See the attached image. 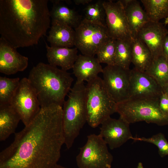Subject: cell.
I'll return each mask as SVG.
<instances>
[{
    "mask_svg": "<svg viewBox=\"0 0 168 168\" xmlns=\"http://www.w3.org/2000/svg\"><path fill=\"white\" fill-rule=\"evenodd\" d=\"M64 144L63 108H41L35 118L16 133L0 153V168H53Z\"/></svg>",
    "mask_w": 168,
    "mask_h": 168,
    "instance_id": "obj_1",
    "label": "cell"
},
{
    "mask_svg": "<svg viewBox=\"0 0 168 168\" xmlns=\"http://www.w3.org/2000/svg\"><path fill=\"white\" fill-rule=\"evenodd\" d=\"M48 0H0L1 37L17 49L38 44L50 27Z\"/></svg>",
    "mask_w": 168,
    "mask_h": 168,
    "instance_id": "obj_2",
    "label": "cell"
},
{
    "mask_svg": "<svg viewBox=\"0 0 168 168\" xmlns=\"http://www.w3.org/2000/svg\"><path fill=\"white\" fill-rule=\"evenodd\" d=\"M28 79L37 95L41 108L63 106L73 79L67 71L43 63L33 67Z\"/></svg>",
    "mask_w": 168,
    "mask_h": 168,
    "instance_id": "obj_3",
    "label": "cell"
},
{
    "mask_svg": "<svg viewBox=\"0 0 168 168\" xmlns=\"http://www.w3.org/2000/svg\"><path fill=\"white\" fill-rule=\"evenodd\" d=\"M86 86L76 82L63 108V128L64 144L71 148L81 130L87 122Z\"/></svg>",
    "mask_w": 168,
    "mask_h": 168,
    "instance_id": "obj_4",
    "label": "cell"
},
{
    "mask_svg": "<svg viewBox=\"0 0 168 168\" xmlns=\"http://www.w3.org/2000/svg\"><path fill=\"white\" fill-rule=\"evenodd\" d=\"M86 104L87 122L93 128L116 112L117 103L99 76L87 82L86 85Z\"/></svg>",
    "mask_w": 168,
    "mask_h": 168,
    "instance_id": "obj_5",
    "label": "cell"
},
{
    "mask_svg": "<svg viewBox=\"0 0 168 168\" xmlns=\"http://www.w3.org/2000/svg\"><path fill=\"white\" fill-rule=\"evenodd\" d=\"M159 99H128L117 103L116 112L129 124L144 121L160 126L168 125V113L161 109Z\"/></svg>",
    "mask_w": 168,
    "mask_h": 168,
    "instance_id": "obj_6",
    "label": "cell"
},
{
    "mask_svg": "<svg viewBox=\"0 0 168 168\" xmlns=\"http://www.w3.org/2000/svg\"><path fill=\"white\" fill-rule=\"evenodd\" d=\"M74 30L75 46L83 55L94 57L100 48L111 38L106 25L85 18Z\"/></svg>",
    "mask_w": 168,
    "mask_h": 168,
    "instance_id": "obj_7",
    "label": "cell"
},
{
    "mask_svg": "<svg viewBox=\"0 0 168 168\" xmlns=\"http://www.w3.org/2000/svg\"><path fill=\"white\" fill-rule=\"evenodd\" d=\"M87 138L76 157L78 167L111 168L113 157L102 137L99 134H92Z\"/></svg>",
    "mask_w": 168,
    "mask_h": 168,
    "instance_id": "obj_8",
    "label": "cell"
},
{
    "mask_svg": "<svg viewBox=\"0 0 168 168\" xmlns=\"http://www.w3.org/2000/svg\"><path fill=\"white\" fill-rule=\"evenodd\" d=\"M10 105L18 114L25 126L28 125L39 112L41 109L40 103L27 78L20 80Z\"/></svg>",
    "mask_w": 168,
    "mask_h": 168,
    "instance_id": "obj_9",
    "label": "cell"
},
{
    "mask_svg": "<svg viewBox=\"0 0 168 168\" xmlns=\"http://www.w3.org/2000/svg\"><path fill=\"white\" fill-rule=\"evenodd\" d=\"M130 70L116 65H107L103 68L102 79L104 84L116 103L128 98Z\"/></svg>",
    "mask_w": 168,
    "mask_h": 168,
    "instance_id": "obj_10",
    "label": "cell"
},
{
    "mask_svg": "<svg viewBox=\"0 0 168 168\" xmlns=\"http://www.w3.org/2000/svg\"><path fill=\"white\" fill-rule=\"evenodd\" d=\"M105 23L111 37L116 40H132V35L123 6L120 0L103 1Z\"/></svg>",
    "mask_w": 168,
    "mask_h": 168,
    "instance_id": "obj_11",
    "label": "cell"
},
{
    "mask_svg": "<svg viewBox=\"0 0 168 168\" xmlns=\"http://www.w3.org/2000/svg\"><path fill=\"white\" fill-rule=\"evenodd\" d=\"M163 91L156 81L145 72L135 68L130 70L128 99L159 98Z\"/></svg>",
    "mask_w": 168,
    "mask_h": 168,
    "instance_id": "obj_12",
    "label": "cell"
},
{
    "mask_svg": "<svg viewBox=\"0 0 168 168\" xmlns=\"http://www.w3.org/2000/svg\"><path fill=\"white\" fill-rule=\"evenodd\" d=\"M129 124L120 117H110L101 124L99 134L111 149L117 148L132 139Z\"/></svg>",
    "mask_w": 168,
    "mask_h": 168,
    "instance_id": "obj_13",
    "label": "cell"
},
{
    "mask_svg": "<svg viewBox=\"0 0 168 168\" xmlns=\"http://www.w3.org/2000/svg\"><path fill=\"white\" fill-rule=\"evenodd\" d=\"M168 35V30L161 23L149 21L140 30L136 37L148 47L153 60L163 55V44Z\"/></svg>",
    "mask_w": 168,
    "mask_h": 168,
    "instance_id": "obj_14",
    "label": "cell"
},
{
    "mask_svg": "<svg viewBox=\"0 0 168 168\" xmlns=\"http://www.w3.org/2000/svg\"><path fill=\"white\" fill-rule=\"evenodd\" d=\"M28 58L18 52L16 49L2 38H0V72L10 75L24 71Z\"/></svg>",
    "mask_w": 168,
    "mask_h": 168,
    "instance_id": "obj_15",
    "label": "cell"
},
{
    "mask_svg": "<svg viewBox=\"0 0 168 168\" xmlns=\"http://www.w3.org/2000/svg\"><path fill=\"white\" fill-rule=\"evenodd\" d=\"M72 69L77 78L76 82L78 83L93 80L103 70L96 58L83 54L78 55Z\"/></svg>",
    "mask_w": 168,
    "mask_h": 168,
    "instance_id": "obj_16",
    "label": "cell"
},
{
    "mask_svg": "<svg viewBox=\"0 0 168 168\" xmlns=\"http://www.w3.org/2000/svg\"><path fill=\"white\" fill-rule=\"evenodd\" d=\"M51 22V26L47 38L50 46L71 48L75 46V30L61 21L52 20Z\"/></svg>",
    "mask_w": 168,
    "mask_h": 168,
    "instance_id": "obj_17",
    "label": "cell"
},
{
    "mask_svg": "<svg viewBox=\"0 0 168 168\" xmlns=\"http://www.w3.org/2000/svg\"><path fill=\"white\" fill-rule=\"evenodd\" d=\"M132 37H136L140 30L150 21L145 11L136 0H120Z\"/></svg>",
    "mask_w": 168,
    "mask_h": 168,
    "instance_id": "obj_18",
    "label": "cell"
},
{
    "mask_svg": "<svg viewBox=\"0 0 168 168\" xmlns=\"http://www.w3.org/2000/svg\"><path fill=\"white\" fill-rule=\"evenodd\" d=\"M46 48L49 64L59 67L65 71L72 69L78 55V49L76 47H52L46 44Z\"/></svg>",
    "mask_w": 168,
    "mask_h": 168,
    "instance_id": "obj_19",
    "label": "cell"
},
{
    "mask_svg": "<svg viewBox=\"0 0 168 168\" xmlns=\"http://www.w3.org/2000/svg\"><path fill=\"white\" fill-rule=\"evenodd\" d=\"M21 118L10 104L0 105V141L5 140L14 133Z\"/></svg>",
    "mask_w": 168,
    "mask_h": 168,
    "instance_id": "obj_20",
    "label": "cell"
},
{
    "mask_svg": "<svg viewBox=\"0 0 168 168\" xmlns=\"http://www.w3.org/2000/svg\"><path fill=\"white\" fill-rule=\"evenodd\" d=\"M153 61L152 54L147 46L136 37L132 41L131 63L135 69L145 72Z\"/></svg>",
    "mask_w": 168,
    "mask_h": 168,
    "instance_id": "obj_21",
    "label": "cell"
},
{
    "mask_svg": "<svg viewBox=\"0 0 168 168\" xmlns=\"http://www.w3.org/2000/svg\"><path fill=\"white\" fill-rule=\"evenodd\" d=\"M53 7L50 11L52 20L64 23L74 29L82 21L81 16L75 10L60 3L59 1H51Z\"/></svg>",
    "mask_w": 168,
    "mask_h": 168,
    "instance_id": "obj_22",
    "label": "cell"
},
{
    "mask_svg": "<svg viewBox=\"0 0 168 168\" xmlns=\"http://www.w3.org/2000/svg\"><path fill=\"white\" fill-rule=\"evenodd\" d=\"M145 72L153 78L162 89L168 84V62L164 55L153 60Z\"/></svg>",
    "mask_w": 168,
    "mask_h": 168,
    "instance_id": "obj_23",
    "label": "cell"
},
{
    "mask_svg": "<svg viewBox=\"0 0 168 168\" xmlns=\"http://www.w3.org/2000/svg\"><path fill=\"white\" fill-rule=\"evenodd\" d=\"M150 21L159 22L168 16V0H141Z\"/></svg>",
    "mask_w": 168,
    "mask_h": 168,
    "instance_id": "obj_24",
    "label": "cell"
},
{
    "mask_svg": "<svg viewBox=\"0 0 168 168\" xmlns=\"http://www.w3.org/2000/svg\"><path fill=\"white\" fill-rule=\"evenodd\" d=\"M132 40H116L114 65L125 69H130L129 67L131 63Z\"/></svg>",
    "mask_w": 168,
    "mask_h": 168,
    "instance_id": "obj_25",
    "label": "cell"
},
{
    "mask_svg": "<svg viewBox=\"0 0 168 168\" xmlns=\"http://www.w3.org/2000/svg\"><path fill=\"white\" fill-rule=\"evenodd\" d=\"M20 81L19 77H0V105L10 104Z\"/></svg>",
    "mask_w": 168,
    "mask_h": 168,
    "instance_id": "obj_26",
    "label": "cell"
},
{
    "mask_svg": "<svg viewBox=\"0 0 168 168\" xmlns=\"http://www.w3.org/2000/svg\"><path fill=\"white\" fill-rule=\"evenodd\" d=\"M103 1L89 4L84 10L85 18L89 21L106 25L105 12Z\"/></svg>",
    "mask_w": 168,
    "mask_h": 168,
    "instance_id": "obj_27",
    "label": "cell"
},
{
    "mask_svg": "<svg viewBox=\"0 0 168 168\" xmlns=\"http://www.w3.org/2000/svg\"><path fill=\"white\" fill-rule=\"evenodd\" d=\"M116 40L111 38L99 49L96 54V58L100 63H104L107 65H114Z\"/></svg>",
    "mask_w": 168,
    "mask_h": 168,
    "instance_id": "obj_28",
    "label": "cell"
},
{
    "mask_svg": "<svg viewBox=\"0 0 168 168\" xmlns=\"http://www.w3.org/2000/svg\"><path fill=\"white\" fill-rule=\"evenodd\" d=\"M132 139L135 141L146 142L153 144L158 148V153L161 157L168 155V142L164 135L160 133L150 137H133Z\"/></svg>",
    "mask_w": 168,
    "mask_h": 168,
    "instance_id": "obj_29",
    "label": "cell"
},
{
    "mask_svg": "<svg viewBox=\"0 0 168 168\" xmlns=\"http://www.w3.org/2000/svg\"><path fill=\"white\" fill-rule=\"evenodd\" d=\"M159 105L163 112L168 113V95L163 91L159 98Z\"/></svg>",
    "mask_w": 168,
    "mask_h": 168,
    "instance_id": "obj_30",
    "label": "cell"
},
{
    "mask_svg": "<svg viewBox=\"0 0 168 168\" xmlns=\"http://www.w3.org/2000/svg\"><path fill=\"white\" fill-rule=\"evenodd\" d=\"M163 54L166 58L168 57V35L166 37L164 43Z\"/></svg>",
    "mask_w": 168,
    "mask_h": 168,
    "instance_id": "obj_31",
    "label": "cell"
},
{
    "mask_svg": "<svg viewBox=\"0 0 168 168\" xmlns=\"http://www.w3.org/2000/svg\"><path fill=\"white\" fill-rule=\"evenodd\" d=\"M92 1V0H74L73 2L77 5L89 4Z\"/></svg>",
    "mask_w": 168,
    "mask_h": 168,
    "instance_id": "obj_32",
    "label": "cell"
},
{
    "mask_svg": "<svg viewBox=\"0 0 168 168\" xmlns=\"http://www.w3.org/2000/svg\"><path fill=\"white\" fill-rule=\"evenodd\" d=\"M163 91L168 95V84L162 89Z\"/></svg>",
    "mask_w": 168,
    "mask_h": 168,
    "instance_id": "obj_33",
    "label": "cell"
},
{
    "mask_svg": "<svg viewBox=\"0 0 168 168\" xmlns=\"http://www.w3.org/2000/svg\"><path fill=\"white\" fill-rule=\"evenodd\" d=\"M53 168H68L62 166L60 165L57 164Z\"/></svg>",
    "mask_w": 168,
    "mask_h": 168,
    "instance_id": "obj_34",
    "label": "cell"
},
{
    "mask_svg": "<svg viewBox=\"0 0 168 168\" xmlns=\"http://www.w3.org/2000/svg\"><path fill=\"white\" fill-rule=\"evenodd\" d=\"M137 168H144L142 163L140 162L138 165Z\"/></svg>",
    "mask_w": 168,
    "mask_h": 168,
    "instance_id": "obj_35",
    "label": "cell"
},
{
    "mask_svg": "<svg viewBox=\"0 0 168 168\" xmlns=\"http://www.w3.org/2000/svg\"><path fill=\"white\" fill-rule=\"evenodd\" d=\"M164 24L165 25H166L167 24H168V16L165 18V21L164 22Z\"/></svg>",
    "mask_w": 168,
    "mask_h": 168,
    "instance_id": "obj_36",
    "label": "cell"
},
{
    "mask_svg": "<svg viewBox=\"0 0 168 168\" xmlns=\"http://www.w3.org/2000/svg\"><path fill=\"white\" fill-rule=\"evenodd\" d=\"M166 58V59H167V61L168 62V57L167 58Z\"/></svg>",
    "mask_w": 168,
    "mask_h": 168,
    "instance_id": "obj_37",
    "label": "cell"
}]
</instances>
